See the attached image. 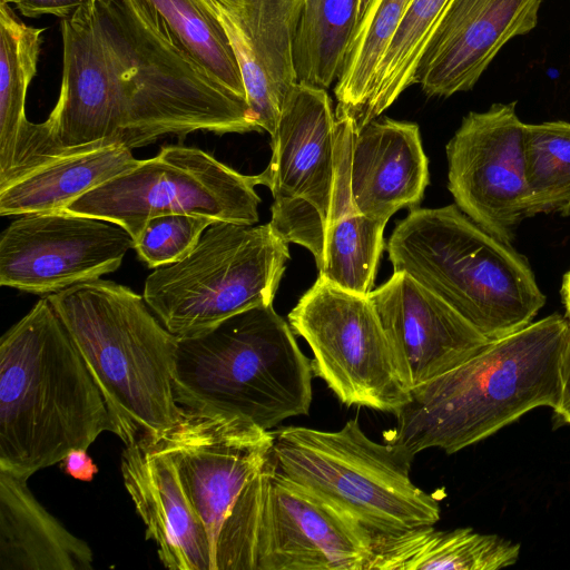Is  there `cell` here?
Returning <instances> with one entry per match:
<instances>
[{
  "label": "cell",
  "mask_w": 570,
  "mask_h": 570,
  "mask_svg": "<svg viewBox=\"0 0 570 570\" xmlns=\"http://www.w3.org/2000/svg\"><path fill=\"white\" fill-rule=\"evenodd\" d=\"M118 429L48 296L0 341V470L29 479Z\"/></svg>",
  "instance_id": "cell-3"
},
{
  "label": "cell",
  "mask_w": 570,
  "mask_h": 570,
  "mask_svg": "<svg viewBox=\"0 0 570 570\" xmlns=\"http://www.w3.org/2000/svg\"><path fill=\"white\" fill-rule=\"evenodd\" d=\"M515 101L471 111L446 145L448 188L455 205L487 232L510 243L530 217L525 125Z\"/></svg>",
  "instance_id": "cell-13"
},
{
  "label": "cell",
  "mask_w": 570,
  "mask_h": 570,
  "mask_svg": "<svg viewBox=\"0 0 570 570\" xmlns=\"http://www.w3.org/2000/svg\"><path fill=\"white\" fill-rule=\"evenodd\" d=\"M191 57L220 83L246 98L234 51L219 22L197 0H148Z\"/></svg>",
  "instance_id": "cell-30"
},
{
  "label": "cell",
  "mask_w": 570,
  "mask_h": 570,
  "mask_svg": "<svg viewBox=\"0 0 570 570\" xmlns=\"http://www.w3.org/2000/svg\"><path fill=\"white\" fill-rule=\"evenodd\" d=\"M62 77L42 124L57 155L132 149L165 135L261 131L246 99L208 73L148 0H86L61 21Z\"/></svg>",
  "instance_id": "cell-1"
},
{
  "label": "cell",
  "mask_w": 570,
  "mask_h": 570,
  "mask_svg": "<svg viewBox=\"0 0 570 570\" xmlns=\"http://www.w3.org/2000/svg\"><path fill=\"white\" fill-rule=\"evenodd\" d=\"M100 390L125 445L158 439L179 420L173 387L177 336L144 297L94 279L48 295Z\"/></svg>",
  "instance_id": "cell-4"
},
{
  "label": "cell",
  "mask_w": 570,
  "mask_h": 570,
  "mask_svg": "<svg viewBox=\"0 0 570 570\" xmlns=\"http://www.w3.org/2000/svg\"><path fill=\"white\" fill-rule=\"evenodd\" d=\"M429 163L419 126L376 118L355 134L351 191L360 213L387 223L403 207H415L429 184Z\"/></svg>",
  "instance_id": "cell-20"
},
{
  "label": "cell",
  "mask_w": 570,
  "mask_h": 570,
  "mask_svg": "<svg viewBox=\"0 0 570 570\" xmlns=\"http://www.w3.org/2000/svg\"><path fill=\"white\" fill-rule=\"evenodd\" d=\"M356 130L348 119L336 118L337 173L330 218L321 254L318 276L344 289L368 295L383 250L386 223L364 216L351 191V157Z\"/></svg>",
  "instance_id": "cell-21"
},
{
  "label": "cell",
  "mask_w": 570,
  "mask_h": 570,
  "mask_svg": "<svg viewBox=\"0 0 570 570\" xmlns=\"http://www.w3.org/2000/svg\"><path fill=\"white\" fill-rule=\"evenodd\" d=\"M373 534L318 495L269 474L257 570H371Z\"/></svg>",
  "instance_id": "cell-15"
},
{
  "label": "cell",
  "mask_w": 570,
  "mask_h": 570,
  "mask_svg": "<svg viewBox=\"0 0 570 570\" xmlns=\"http://www.w3.org/2000/svg\"><path fill=\"white\" fill-rule=\"evenodd\" d=\"M542 0H451L420 60L415 83L429 97L471 90L512 38L538 23Z\"/></svg>",
  "instance_id": "cell-17"
},
{
  "label": "cell",
  "mask_w": 570,
  "mask_h": 570,
  "mask_svg": "<svg viewBox=\"0 0 570 570\" xmlns=\"http://www.w3.org/2000/svg\"><path fill=\"white\" fill-rule=\"evenodd\" d=\"M553 410L570 424V322L559 360V395Z\"/></svg>",
  "instance_id": "cell-33"
},
{
  "label": "cell",
  "mask_w": 570,
  "mask_h": 570,
  "mask_svg": "<svg viewBox=\"0 0 570 570\" xmlns=\"http://www.w3.org/2000/svg\"><path fill=\"white\" fill-rule=\"evenodd\" d=\"M138 160L130 148L118 142H96L56 156L0 185V215L61 212Z\"/></svg>",
  "instance_id": "cell-23"
},
{
  "label": "cell",
  "mask_w": 570,
  "mask_h": 570,
  "mask_svg": "<svg viewBox=\"0 0 570 570\" xmlns=\"http://www.w3.org/2000/svg\"><path fill=\"white\" fill-rule=\"evenodd\" d=\"M262 173L274 198L271 225L317 259L334 198L336 117L326 89L297 82L284 101Z\"/></svg>",
  "instance_id": "cell-12"
},
{
  "label": "cell",
  "mask_w": 570,
  "mask_h": 570,
  "mask_svg": "<svg viewBox=\"0 0 570 570\" xmlns=\"http://www.w3.org/2000/svg\"><path fill=\"white\" fill-rule=\"evenodd\" d=\"M120 469L160 562L170 570H212L206 530L160 443L144 438L125 445Z\"/></svg>",
  "instance_id": "cell-19"
},
{
  "label": "cell",
  "mask_w": 570,
  "mask_h": 570,
  "mask_svg": "<svg viewBox=\"0 0 570 570\" xmlns=\"http://www.w3.org/2000/svg\"><path fill=\"white\" fill-rule=\"evenodd\" d=\"M312 374L311 360L272 304L177 337L173 387L184 410L238 416L272 431L308 413Z\"/></svg>",
  "instance_id": "cell-5"
},
{
  "label": "cell",
  "mask_w": 570,
  "mask_h": 570,
  "mask_svg": "<svg viewBox=\"0 0 570 570\" xmlns=\"http://www.w3.org/2000/svg\"><path fill=\"white\" fill-rule=\"evenodd\" d=\"M209 540L212 570H257L274 436L242 417L194 413L156 439Z\"/></svg>",
  "instance_id": "cell-7"
},
{
  "label": "cell",
  "mask_w": 570,
  "mask_h": 570,
  "mask_svg": "<svg viewBox=\"0 0 570 570\" xmlns=\"http://www.w3.org/2000/svg\"><path fill=\"white\" fill-rule=\"evenodd\" d=\"M569 322L559 314L492 340L444 374L411 390L385 438L403 455L448 454L472 445L539 406L554 407Z\"/></svg>",
  "instance_id": "cell-2"
},
{
  "label": "cell",
  "mask_w": 570,
  "mask_h": 570,
  "mask_svg": "<svg viewBox=\"0 0 570 570\" xmlns=\"http://www.w3.org/2000/svg\"><path fill=\"white\" fill-rule=\"evenodd\" d=\"M371 0H362V6H361V16L363 14L364 10L366 9L367 4L370 3ZM360 21V20H358Z\"/></svg>",
  "instance_id": "cell-36"
},
{
  "label": "cell",
  "mask_w": 570,
  "mask_h": 570,
  "mask_svg": "<svg viewBox=\"0 0 570 570\" xmlns=\"http://www.w3.org/2000/svg\"><path fill=\"white\" fill-rule=\"evenodd\" d=\"M219 22L236 57L247 102L272 137L297 83L294 41L305 0H197Z\"/></svg>",
  "instance_id": "cell-16"
},
{
  "label": "cell",
  "mask_w": 570,
  "mask_h": 570,
  "mask_svg": "<svg viewBox=\"0 0 570 570\" xmlns=\"http://www.w3.org/2000/svg\"><path fill=\"white\" fill-rule=\"evenodd\" d=\"M561 295L566 306L567 314L570 318V271L567 272L563 276Z\"/></svg>",
  "instance_id": "cell-35"
},
{
  "label": "cell",
  "mask_w": 570,
  "mask_h": 570,
  "mask_svg": "<svg viewBox=\"0 0 570 570\" xmlns=\"http://www.w3.org/2000/svg\"><path fill=\"white\" fill-rule=\"evenodd\" d=\"M257 185H264L262 173L244 175L199 148L169 145L81 195L63 212L118 224L135 242L146 222L159 215L255 225Z\"/></svg>",
  "instance_id": "cell-10"
},
{
  "label": "cell",
  "mask_w": 570,
  "mask_h": 570,
  "mask_svg": "<svg viewBox=\"0 0 570 570\" xmlns=\"http://www.w3.org/2000/svg\"><path fill=\"white\" fill-rule=\"evenodd\" d=\"M387 252L393 272L409 274L490 341L529 325L546 303L527 258L455 204L412 207Z\"/></svg>",
  "instance_id": "cell-6"
},
{
  "label": "cell",
  "mask_w": 570,
  "mask_h": 570,
  "mask_svg": "<svg viewBox=\"0 0 570 570\" xmlns=\"http://www.w3.org/2000/svg\"><path fill=\"white\" fill-rule=\"evenodd\" d=\"M520 546L471 528L423 525L373 535L371 570H497L518 561Z\"/></svg>",
  "instance_id": "cell-24"
},
{
  "label": "cell",
  "mask_w": 570,
  "mask_h": 570,
  "mask_svg": "<svg viewBox=\"0 0 570 570\" xmlns=\"http://www.w3.org/2000/svg\"><path fill=\"white\" fill-rule=\"evenodd\" d=\"M362 0H305L294 41L297 82L328 89L337 81Z\"/></svg>",
  "instance_id": "cell-26"
},
{
  "label": "cell",
  "mask_w": 570,
  "mask_h": 570,
  "mask_svg": "<svg viewBox=\"0 0 570 570\" xmlns=\"http://www.w3.org/2000/svg\"><path fill=\"white\" fill-rule=\"evenodd\" d=\"M43 28L26 24L0 0V181L10 174L31 121L26 99L37 73Z\"/></svg>",
  "instance_id": "cell-25"
},
{
  "label": "cell",
  "mask_w": 570,
  "mask_h": 570,
  "mask_svg": "<svg viewBox=\"0 0 570 570\" xmlns=\"http://www.w3.org/2000/svg\"><path fill=\"white\" fill-rule=\"evenodd\" d=\"M411 387L458 366L490 340L404 272L368 294Z\"/></svg>",
  "instance_id": "cell-18"
},
{
  "label": "cell",
  "mask_w": 570,
  "mask_h": 570,
  "mask_svg": "<svg viewBox=\"0 0 570 570\" xmlns=\"http://www.w3.org/2000/svg\"><path fill=\"white\" fill-rule=\"evenodd\" d=\"M21 14L38 17L53 14L61 19L72 16L86 0H8Z\"/></svg>",
  "instance_id": "cell-32"
},
{
  "label": "cell",
  "mask_w": 570,
  "mask_h": 570,
  "mask_svg": "<svg viewBox=\"0 0 570 570\" xmlns=\"http://www.w3.org/2000/svg\"><path fill=\"white\" fill-rule=\"evenodd\" d=\"M309 345L313 374L345 405L395 414L411 385L368 295L318 276L288 314Z\"/></svg>",
  "instance_id": "cell-11"
},
{
  "label": "cell",
  "mask_w": 570,
  "mask_h": 570,
  "mask_svg": "<svg viewBox=\"0 0 570 570\" xmlns=\"http://www.w3.org/2000/svg\"><path fill=\"white\" fill-rule=\"evenodd\" d=\"M61 470L80 481H91L98 472L97 465L87 453V450H71L60 462Z\"/></svg>",
  "instance_id": "cell-34"
},
{
  "label": "cell",
  "mask_w": 570,
  "mask_h": 570,
  "mask_svg": "<svg viewBox=\"0 0 570 570\" xmlns=\"http://www.w3.org/2000/svg\"><path fill=\"white\" fill-rule=\"evenodd\" d=\"M216 220L197 215L168 214L146 222L134 249L149 268L171 265L185 258L203 233Z\"/></svg>",
  "instance_id": "cell-31"
},
{
  "label": "cell",
  "mask_w": 570,
  "mask_h": 570,
  "mask_svg": "<svg viewBox=\"0 0 570 570\" xmlns=\"http://www.w3.org/2000/svg\"><path fill=\"white\" fill-rule=\"evenodd\" d=\"M26 478L0 470V570H90L92 551L33 497Z\"/></svg>",
  "instance_id": "cell-22"
},
{
  "label": "cell",
  "mask_w": 570,
  "mask_h": 570,
  "mask_svg": "<svg viewBox=\"0 0 570 570\" xmlns=\"http://www.w3.org/2000/svg\"><path fill=\"white\" fill-rule=\"evenodd\" d=\"M412 0H371L360 18L335 83V117L348 119L356 132L377 67Z\"/></svg>",
  "instance_id": "cell-27"
},
{
  "label": "cell",
  "mask_w": 570,
  "mask_h": 570,
  "mask_svg": "<svg viewBox=\"0 0 570 570\" xmlns=\"http://www.w3.org/2000/svg\"><path fill=\"white\" fill-rule=\"evenodd\" d=\"M525 175L530 217L538 214H570V122L527 124Z\"/></svg>",
  "instance_id": "cell-29"
},
{
  "label": "cell",
  "mask_w": 570,
  "mask_h": 570,
  "mask_svg": "<svg viewBox=\"0 0 570 570\" xmlns=\"http://www.w3.org/2000/svg\"><path fill=\"white\" fill-rule=\"evenodd\" d=\"M450 2L412 0L380 61L358 131L415 83L420 60Z\"/></svg>",
  "instance_id": "cell-28"
},
{
  "label": "cell",
  "mask_w": 570,
  "mask_h": 570,
  "mask_svg": "<svg viewBox=\"0 0 570 570\" xmlns=\"http://www.w3.org/2000/svg\"><path fill=\"white\" fill-rule=\"evenodd\" d=\"M134 239L120 225L67 212L32 213L0 237V285L55 294L119 268Z\"/></svg>",
  "instance_id": "cell-14"
},
{
  "label": "cell",
  "mask_w": 570,
  "mask_h": 570,
  "mask_svg": "<svg viewBox=\"0 0 570 570\" xmlns=\"http://www.w3.org/2000/svg\"><path fill=\"white\" fill-rule=\"evenodd\" d=\"M275 470L338 508L373 535L434 525L436 499L410 478L412 460L371 440L357 419L335 432L303 426L272 430Z\"/></svg>",
  "instance_id": "cell-8"
},
{
  "label": "cell",
  "mask_w": 570,
  "mask_h": 570,
  "mask_svg": "<svg viewBox=\"0 0 570 570\" xmlns=\"http://www.w3.org/2000/svg\"><path fill=\"white\" fill-rule=\"evenodd\" d=\"M288 259L287 243L271 223L215 222L185 258L146 278L142 297L171 334L196 336L272 305Z\"/></svg>",
  "instance_id": "cell-9"
}]
</instances>
